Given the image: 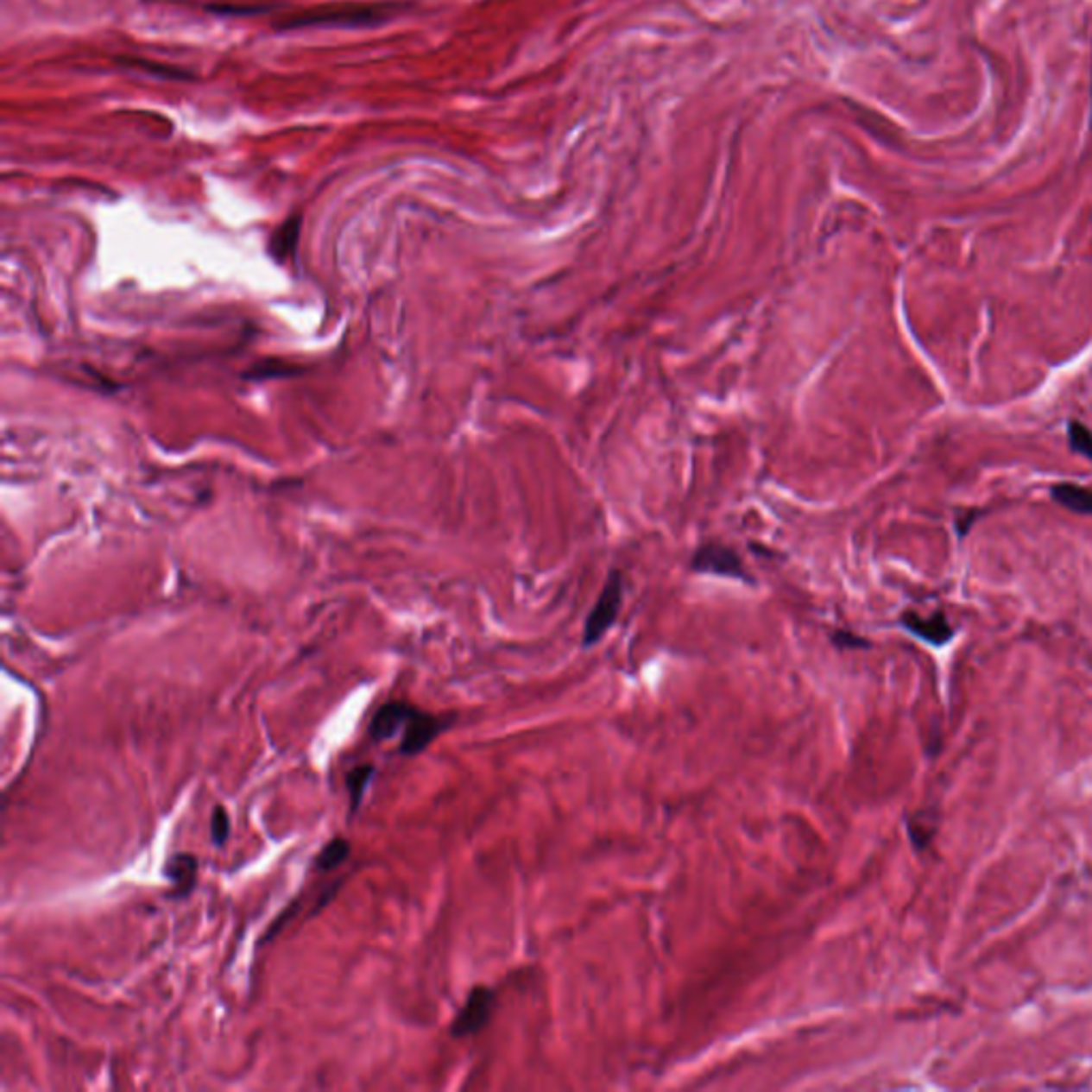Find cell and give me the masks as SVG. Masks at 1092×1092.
Masks as SVG:
<instances>
[{"label": "cell", "instance_id": "obj_1", "mask_svg": "<svg viewBox=\"0 0 1092 1092\" xmlns=\"http://www.w3.org/2000/svg\"><path fill=\"white\" fill-rule=\"evenodd\" d=\"M395 11V4H327L306 9L275 22V30L297 28H363L382 24Z\"/></svg>", "mask_w": 1092, "mask_h": 1092}, {"label": "cell", "instance_id": "obj_2", "mask_svg": "<svg viewBox=\"0 0 1092 1092\" xmlns=\"http://www.w3.org/2000/svg\"><path fill=\"white\" fill-rule=\"evenodd\" d=\"M621 604H623V577H621L619 570H613V572L609 574V578H606L604 589H602L600 597H597L596 604H593L587 621H584V629H583L584 649L597 645V642L606 636V632L613 628V623L619 617Z\"/></svg>", "mask_w": 1092, "mask_h": 1092}, {"label": "cell", "instance_id": "obj_3", "mask_svg": "<svg viewBox=\"0 0 1092 1092\" xmlns=\"http://www.w3.org/2000/svg\"><path fill=\"white\" fill-rule=\"evenodd\" d=\"M497 994L489 986H476L465 996L464 1005L457 1012V1016L451 1022V1037L455 1039H465L474 1037L491 1022L493 1012H496Z\"/></svg>", "mask_w": 1092, "mask_h": 1092}, {"label": "cell", "instance_id": "obj_4", "mask_svg": "<svg viewBox=\"0 0 1092 1092\" xmlns=\"http://www.w3.org/2000/svg\"><path fill=\"white\" fill-rule=\"evenodd\" d=\"M452 723H455V715H436L416 706L410 722H407L406 728H403L397 751H400V755H403V758H414V755H420L433 741H436L439 734L446 732Z\"/></svg>", "mask_w": 1092, "mask_h": 1092}, {"label": "cell", "instance_id": "obj_5", "mask_svg": "<svg viewBox=\"0 0 1092 1092\" xmlns=\"http://www.w3.org/2000/svg\"><path fill=\"white\" fill-rule=\"evenodd\" d=\"M690 568L696 574H713V577L734 578V581L751 583L745 564L732 546L722 542H704L691 555Z\"/></svg>", "mask_w": 1092, "mask_h": 1092}, {"label": "cell", "instance_id": "obj_6", "mask_svg": "<svg viewBox=\"0 0 1092 1092\" xmlns=\"http://www.w3.org/2000/svg\"><path fill=\"white\" fill-rule=\"evenodd\" d=\"M414 709L416 706L410 704V702H401V700L384 702V704L378 706L376 713L371 715L367 732H369V736L374 738L376 742H384V741H391V738H395V736H401L403 728H406V723L410 722Z\"/></svg>", "mask_w": 1092, "mask_h": 1092}, {"label": "cell", "instance_id": "obj_7", "mask_svg": "<svg viewBox=\"0 0 1092 1092\" xmlns=\"http://www.w3.org/2000/svg\"><path fill=\"white\" fill-rule=\"evenodd\" d=\"M162 874L171 883V899L184 900L193 894L199 879V860L188 851H178L162 867Z\"/></svg>", "mask_w": 1092, "mask_h": 1092}, {"label": "cell", "instance_id": "obj_8", "mask_svg": "<svg viewBox=\"0 0 1092 1092\" xmlns=\"http://www.w3.org/2000/svg\"><path fill=\"white\" fill-rule=\"evenodd\" d=\"M900 621H903V625L913 636L922 638V641L931 642L935 647L947 645L951 641V636H954V629L947 623L944 613H935L932 617H919L915 613H905Z\"/></svg>", "mask_w": 1092, "mask_h": 1092}, {"label": "cell", "instance_id": "obj_9", "mask_svg": "<svg viewBox=\"0 0 1092 1092\" xmlns=\"http://www.w3.org/2000/svg\"><path fill=\"white\" fill-rule=\"evenodd\" d=\"M374 774H376V766L371 762L355 766V768H350L346 773L344 783H346L348 802H350V806H348V817H355L357 811L361 809V802H363L365 798V792H367V787H369Z\"/></svg>", "mask_w": 1092, "mask_h": 1092}, {"label": "cell", "instance_id": "obj_10", "mask_svg": "<svg viewBox=\"0 0 1092 1092\" xmlns=\"http://www.w3.org/2000/svg\"><path fill=\"white\" fill-rule=\"evenodd\" d=\"M117 65L126 66V69H135V71H139V73L152 75V77H156V79H167V81H188V79H193V73H190V71L182 69V66L162 65V62H152V60H146V58L120 56V58H117Z\"/></svg>", "mask_w": 1092, "mask_h": 1092}, {"label": "cell", "instance_id": "obj_11", "mask_svg": "<svg viewBox=\"0 0 1092 1092\" xmlns=\"http://www.w3.org/2000/svg\"><path fill=\"white\" fill-rule=\"evenodd\" d=\"M1052 497L1063 508L1092 516V489L1073 483H1060L1052 487Z\"/></svg>", "mask_w": 1092, "mask_h": 1092}, {"label": "cell", "instance_id": "obj_12", "mask_svg": "<svg viewBox=\"0 0 1092 1092\" xmlns=\"http://www.w3.org/2000/svg\"><path fill=\"white\" fill-rule=\"evenodd\" d=\"M350 851H352V845L348 838L333 836L327 845L316 854V858L312 860V871H316V873L335 871V868H339L348 858H350Z\"/></svg>", "mask_w": 1092, "mask_h": 1092}, {"label": "cell", "instance_id": "obj_13", "mask_svg": "<svg viewBox=\"0 0 1092 1092\" xmlns=\"http://www.w3.org/2000/svg\"><path fill=\"white\" fill-rule=\"evenodd\" d=\"M299 224H301V218H299V216H293V218H288L278 230H275L274 237H271V252H274L275 256L284 258V255H288V252L293 250L299 237Z\"/></svg>", "mask_w": 1092, "mask_h": 1092}, {"label": "cell", "instance_id": "obj_14", "mask_svg": "<svg viewBox=\"0 0 1092 1092\" xmlns=\"http://www.w3.org/2000/svg\"><path fill=\"white\" fill-rule=\"evenodd\" d=\"M275 4L267 3V4H233V3H214V4H207V11L216 13V16H235V17H243V16H261V13L271 11Z\"/></svg>", "mask_w": 1092, "mask_h": 1092}, {"label": "cell", "instance_id": "obj_15", "mask_svg": "<svg viewBox=\"0 0 1092 1092\" xmlns=\"http://www.w3.org/2000/svg\"><path fill=\"white\" fill-rule=\"evenodd\" d=\"M230 836V817L229 811L222 805H216L210 817V838L214 847H224Z\"/></svg>", "mask_w": 1092, "mask_h": 1092}, {"label": "cell", "instance_id": "obj_16", "mask_svg": "<svg viewBox=\"0 0 1092 1092\" xmlns=\"http://www.w3.org/2000/svg\"><path fill=\"white\" fill-rule=\"evenodd\" d=\"M1067 436H1069V446L1073 448V452L1082 457H1089L1092 461V432L1089 427H1084L1082 423L1077 420H1071L1067 427Z\"/></svg>", "mask_w": 1092, "mask_h": 1092}, {"label": "cell", "instance_id": "obj_17", "mask_svg": "<svg viewBox=\"0 0 1092 1092\" xmlns=\"http://www.w3.org/2000/svg\"><path fill=\"white\" fill-rule=\"evenodd\" d=\"M832 641H835L838 647H867L864 638L854 636V634H849V632H836L835 636H832Z\"/></svg>", "mask_w": 1092, "mask_h": 1092}, {"label": "cell", "instance_id": "obj_18", "mask_svg": "<svg viewBox=\"0 0 1092 1092\" xmlns=\"http://www.w3.org/2000/svg\"><path fill=\"white\" fill-rule=\"evenodd\" d=\"M1090 97H1092V88H1090Z\"/></svg>", "mask_w": 1092, "mask_h": 1092}]
</instances>
